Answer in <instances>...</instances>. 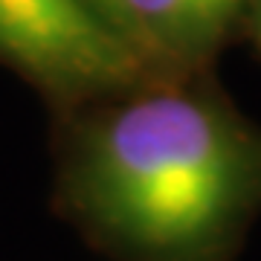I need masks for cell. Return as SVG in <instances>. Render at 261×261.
Masks as SVG:
<instances>
[{"mask_svg": "<svg viewBox=\"0 0 261 261\" xmlns=\"http://www.w3.org/2000/svg\"><path fill=\"white\" fill-rule=\"evenodd\" d=\"M61 195L119 261H232L261 212V130L209 93L148 90L75 134Z\"/></svg>", "mask_w": 261, "mask_h": 261, "instance_id": "cell-1", "label": "cell"}, {"mask_svg": "<svg viewBox=\"0 0 261 261\" xmlns=\"http://www.w3.org/2000/svg\"><path fill=\"white\" fill-rule=\"evenodd\" d=\"M0 56L58 93L130 87L145 53L90 0H0Z\"/></svg>", "mask_w": 261, "mask_h": 261, "instance_id": "cell-2", "label": "cell"}, {"mask_svg": "<svg viewBox=\"0 0 261 261\" xmlns=\"http://www.w3.org/2000/svg\"><path fill=\"white\" fill-rule=\"evenodd\" d=\"M250 27L255 35V44L261 49V0H250Z\"/></svg>", "mask_w": 261, "mask_h": 261, "instance_id": "cell-5", "label": "cell"}, {"mask_svg": "<svg viewBox=\"0 0 261 261\" xmlns=\"http://www.w3.org/2000/svg\"><path fill=\"white\" fill-rule=\"evenodd\" d=\"M128 38L145 56L200 61L224 44L250 0H116Z\"/></svg>", "mask_w": 261, "mask_h": 261, "instance_id": "cell-3", "label": "cell"}, {"mask_svg": "<svg viewBox=\"0 0 261 261\" xmlns=\"http://www.w3.org/2000/svg\"><path fill=\"white\" fill-rule=\"evenodd\" d=\"M90 6H93V9L99 12L105 20H111V23L119 29V32H125V27H122V18H119V3H116V0H90ZM125 35H128V32H125Z\"/></svg>", "mask_w": 261, "mask_h": 261, "instance_id": "cell-4", "label": "cell"}]
</instances>
